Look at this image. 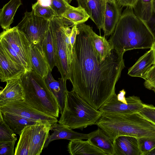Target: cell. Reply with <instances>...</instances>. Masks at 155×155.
I'll use <instances>...</instances> for the list:
<instances>
[{"label":"cell","instance_id":"6da1fadb","mask_svg":"<svg viewBox=\"0 0 155 155\" xmlns=\"http://www.w3.org/2000/svg\"><path fill=\"white\" fill-rule=\"evenodd\" d=\"M69 80L72 90L97 110L115 93V86L125 67L123 55L112 49L101 61L94 48L92 27L77 25Z\"/></svg>","mask_w":155,"mask_h":155},{"label":"cell","instance_id":"7a4b0ae2","mask_svg":"<svg viewBox=\"0 0 155 155\" xmlns=\"http://www.w3.org/2000/svg\"><path fill=\"white\" fill-rule=\"evenodd\" d=\"M108 40L112 49L124 55L129 50L150 48L154 38L146 23L126 7Z\"/></svg>","mask_w":155,"mask_h":155},{"label":"cell","instance_id":"3957f363","mask_svg":"<svg viewBox=\"0 0 155 155\" xmlns=\"http://www.w3.org/2000/svg\"><path fill=\"white\" fill-rule=\"evenodd\" d=\"M95 124L103 130L113 142L121 136L137 138L155 137V125L139 112L130 114H103Z\"/></svg>","mask_w":155,"mask_h":155},{"label":"cell","instance_id":"277c9868","mask_svg":"<svg viewBox=\"0 0 155 155\" xmlns=\"http://www.w3.org/2000/svg\"><path fill=\"white\" fill-rule=\"evenodd\" d=\"M25 101L38 110L58 118L60 111L57 99L45 80L31 70L21 77Z\"/></svg>","mask_w":155,"mask_h":155},{"label":"cell","instance_id":"5b68a950","mask_svg":"<svg viewBox=\"0 0 155 155\" xmlns=\"http://www.w3.org/2000/svg\"><path fill=\"white\" fill-rule=\"evenodd\" d=\"M102 115L72 90L66 93L64 107L58 122L72 129L82 130L95 124Z\"/></svg>","mask_w":155,"mask_h":155},{"label":"cell","instance_id":"8992f818","mask_svg":"<svg viewBox=\"0 0 155 155\" xmlns=\"http://www.w3.org/2000/svg\"><path fill=\"white\" fill-rule=\"evenodd\" d=\"M31 44L17 26L4 30L0 35V45L10 57L24 66L27 71L32 70Z\"/></svg>","mask_w":155,"mask_h":155},{"label":"cell","instance_id":"52a82bcc","mask_svg":"<svg viewBox=\"0 0 155 155\" xmlns=\"http://www.w3.org/2000/svg\"><path fill=\"white\" fill-rule=\"evenodd\" d=\"M68 19L55 16L50 20L49 26L52 33L55 51L56 66L61 78L69 80L70 65L68 57L67 46L64 38V31Z\"/></svg>","mask_w":155,"mask_h":155},{"label":"cell","instance_id":"ba28073f","mask_svg":"<svg viewBox=\"0 0 155 155\" xmlns=\"http://www.w3.org/2000/svg\"><path fill=\"white\" fill-rule=\"evenodd\" d=\"M50 20L35 15L33 12L26 11L16 26L26 36L32 45L42 50L44 40L48 29Z\"/></svg>","mask_w":155,"mask_h":155},{"label":"cell","instance_id":"9c48e42d","mask_svg":"<svg viewBox=\"0 0 155 155\" xmlns=\"http://www.w3.org/2000/svg\"><path fill=\"white\" fill-rule=\"evenodd\" d=\"M0 111L15 114L31 120L52 125L58 121L57 118L38 110L25 101L9 102L0 106Z\"/></svg>","mask_w":155,"mask_h":155},{"label":"cell","instance_id":"30bf717a","mask_svg":"<svg viewBox=\"0 0 155 155\" xmlns=\"http://www.w3.org/2000/svg\"><path fill=\"white\" fill-rule=\"evenodd\" d=\"M127 101L119 100L116 93L98 109L103 115L130 114L139 112L144 103L140 97L133 95L127 97Z\"/></svg>","mask_w":155,"mask_h":155},{"label":"cell","instance_id":"8fae6325","mask_svg":"<svg viewBox=\"0 0 155 155\" xmlns=\"http://www.w3.org/2000/svg\"><path fill=\"white\" fill-rule=\"evenodd\" d=\"M27 70L23 65L14 61L0 45V79L2 82L21 78Z\"/></svg>","mask_w":155,"mask_h":155},{"label":"cell","instance_id":"7c38bea8","mask_svg":"<svg viewBox=\"0 0 155 155\" xmlns=\"http://www.w3.org/2000/svg\"><path fill=\"white\" fill-rule=\"evenodd\" d=\"M52 126L43 124L32 125L29 155L41 154Z\"/></svg>","mask_w":155,"mask_h":155},{"label":"cell","instance_id":"4fadbf2b","mask_svg":"<svg viewBox=\"0 0 155 155\" xmlns=\"http://www.w3.org/2000/svg\"><path fill=\"white\" fill-rule=\"evenodd\" d=\"M78 5L85 9L100 31L103 30L106 1L105 0H78Z\"/></svg>","mask_w":155,"mask_h":155},{"label":"cell","instance_id":"5bb4252c","mask_svg":"<svg viewBox=\"0 0 155 155\" xmlns=\"http://www.w3.org/2000/svg\"><path fill=\"white\" fill-rule=\"evenodd\" d=\"M0 92V107L12 102L24 101L25 94L21 78L8 81Z\"/></svg>","mask_w":155,"mask_h":155},{"label":"cell","instance_id":"9a60e30c","mask_svg":"<svg viewBox=\"0 0 155 155\" xmlns=\"http://www.w3.org/2000/svg\"><path fill=\"white\" fill-rule=\"evenodd\" d=\"M51 130L53 132L49 135L45 142L44 148L48 147L52 141L59 139H66L72 140L78 139L88 140L90 133L83 134L75 132L67 126L57 123L52 126Z\"/></svg>","mask_w":155,"mask_h":155},{"label":"cell","instance_id":"2e32d148","mask_svg":"<svg viewBox=\"0 0 155 155\" xmlns=\"http://www.w3.org/2000/svg\"><path fill=\"white\" fill-rule=\"evenodd\" d=\"M122 7L116 1H106L103 30L104 36L111 35L122 14Z\"/></svg>","mask_w":155,"mask_h":155},{"label":"cell","instance_id":"e0dca14e","mask_svg":"<svg viewBox=\"0 0 155 155\" xmlns=\"http://www.w3.org/2000/svg\"><path fill=\"white\" fill-rule=\"evenodd\" d=\"M113 144L114 155H142L136 137L120 136L114 141Z\"/></svg>","mask_w":155,"mask_h":155},{"label":"cell","instance_id":"ac0fdd59","mask_svg":"<svg viewBox=\"0 0 155 155\" xmlns=\"http://www.w3.org/2000/svg\"><path fill=\"white\" fill-rule=\"evenodd\" d=\"M45 79L48 87L57 99L61 114L64 109L66 95L68 91L66 81L61 78H59L58 81L55 80L50 71Z\"/></svg>","mask_w":155,"mask_h":155},{"label":"cell","instance_id":"d6986e66","mask_svg":"<svg viewBox=\"0 0 155 155\" xmlns=\"http://www.w3.org/2000/svg\"><path fill=\"white\" fill-rule=\"evenodd\" d=\"M154 62L153 51L150 48L128 69V74L131 77H140L145 79Z\"/></svg>","mask_w":155,"mask_h":155},{"label":"cell","instance_id":"ffe728a7","mask_svg":"<svg viewBox=\"0 0 155 155\" xmlns=\"http://www.w3.org/2000/svg\"><path fill=\"white\" fill-rule=\"evenodd\" d=\"M78 139L70 140L68 146V151L71 155H106L101 150L95 146L88 140Z\"/></svg>","mask_w":155,"mask_h":155},{"label":"cell","instance_id":"44dd1931","mask_svg":"<svg viewBox=\"0 0 155 155\" xmlns=\"http://www.w3.org/2000/svg\"><path fill=\"white\" fill-rule=\"evenodd\" d=\"M31 53L32 70L45 79L50 70L43 51L36 46L31 45Z\"/></svg>","mask_w":155,"mask_h":155},{"label":"cell","instance_id":"7402d4cb","mask_svg":"<svg viewBox=\"0 0 155 155\" xmlns=\"http://www.w3.org/2000/svg\"><path fill=\"white\" fill-rule=\"evenodd\" d=\"M88 140L106 155H114L113 142L110 137L100 128L90 133Z\"/></svg>","mask_w":155,"mask_h":155},{"label":"cell","instance_id":"603a6c76","mask_svg":"<svg viewBox=\"0 0 155 155\" xmlns=\"http://www.w3.org/2000/svg\"><path fill=\"white\" fill-rule=\"evenodd\" d=\"M5 122L7 124L16 134L19 135L25 127L29 125L45 124L31 120L15 114L6 112H1Z\"/></svg>","mask_w":155,"mask_h":155},{"label":"cell","instance_id":"cb8c5ba5","mask_svg":"<svg viewBox=\"0 0 155 155\" xmlns=\"http://www.w3.org/2000/svg\"><path fill=\"white\" fill-rule=\"evenodd\" d=\"M22 4L21 0H10L0 10V25L4 30L10 28L18 8Z\"/></svg>","mask_w":155,"mask_h":155},{"label":"cell","instance_id":"d4e9b609","mask_svg":"<svg viewBox=\"0 0 155 155\" xmlns=\"http://www.w3.org/2000/svg\"><path fill=\"white\" fill-rule=\"evenodd\" d=\"M42 49L48 64L50 71L51 72L56 66V62L55 49L50 26L43 43Z\"/></svg>","mask_w":155,"mask_h":155},{"label":"cell","instance_id":"484cf974","mask_svg":"<svg viewBox=\"0 0 155 155\" xmlns=\"http://www.w3.org/2000/svg\"><path fill=\"white\" fill-rule=\"evenodd\" d=\"M93 43L100 61L104 60L112 50L105 36L98 35L94 31L92 33Z\"/></svg>","mask_w":155,"mask_h":155},{"label":"cell","instance_id":"4316f807","mask_svg":"<svg viewBox=\"0 0 155 155\" xmlns=\"http://www.w3.org/2000/svg\"><path fill=\"white\" fill-rule=\"evenodd\" d=\"M32 125L25 127L20 135L15 155H29Z\"/></svg>","mask_w":155,"mask_h":155},{"label":"cell","instance_id":"83f0119b","mask_svg":"<svg viewBox=\"0 0 155 155\" xmlns=\"http://www.w3.org/2000/svg\"><path fill=\"white\" fill-rule=\"evenodd\" d=\"M61 17L70 21L75 25H78L84 23L90 18V16L84 8L78 5L77 7L71 6Z\"/></svg>","mask_w":155,"mask_h":155},{"label":"cell","instance_id":"f1b7e54d","mask_svg":"<svg viewBox=\"0 0 155 155\" xmlns=\"http://www.w3.org/2000/svg\"><path fill=\"white\" fill-rule=\"evenodd\" d=\"M155 0H139L134 9L135 14L144 22L149 21L152 15Z\"/></svg>","mask_w":155,"mask_h":155},{"label":"cell","instance_id":"f546056e","mask_svg":"<svg viewBox=\"0 0 155 155\" xmlns=\"http://www.w3.org/2000/svg\"><path fill=\"white\" fill-rule=\"evenodd\" d=\"M17 140L16 134L5 122L0 112V142L16 141Z\"/></svg>","mask_w":155,"mask_h":155},{"label":"cell","instance_id":"4dcf8cb0","mask_svg":"<svg viewBox=\"0 0 155 155\" xmlns=\"http://www.w3.org/2000/svg\"><path fill=\"white\" fill-rule=\"evenodd\" d=\"M32 8L35 15L48 20H51L56 16L50 6H43L38 1L32 4Z\"/></svg>","mask_w":155,"mask_h":155},{"label":"cell","instance_id":"1f68e13d","mask_svg":"<svg viewBox=\"0 0 155 155\" xmlns=\"http://www.w3.org/2000/svg\"><path fill=\"white\" fill-rule=\"evenodd\" d=\"M69 3L68 0H51L50 6L54 11L56 16L61 17L71 7Z\"/></svg>","mask_w":155,"mask_h":155},{"label":"cell","instance_id":"d6a6232c","mask_svg":"<svg viewBox=\"0 0 155 155\" xmlns=\"http://www.w3.org/2000/svg\"><path fill=\"white\" fill-rule=\"evenodd\" d=\"M137 140L142 155L155 148V137H143L137 138Z\"/></svg>","mask_w":155,"mask_h":155},{"label":"cell","instance_id":"836d02e7","mask_svg":"<svg viewBox=\"0 0 155 155\" xmlns=\"http://www.w3.org/2000/svg\"><path fill=\"white\" fill-rule=\"evenodd\" d=\"M139 112L155 125V107L153 105L144 104L143 107Z\"/></svg>","mask_w":155,"mask_h":155},{"label":"cell","instance_id":"e575fe53","mask_svg":"<svg viewBox=\"0 0 155 155\" xmlns=\"http://www.w3.org/2000/svg\"><path fill=\"white\" fill-rule=\"evenodd\" d=\"M144 80V85L145 87L155 93V64L152 66Z\"/></svg>","mask_w":155,"mask_h":155},{"label":"cell","instance_id":"d590c367","mask_svg":"<svg viewBox=\"0 0 155 155\" xmlns=\"http://www.w3.org/2000/svg\"><path fill=\"white\" fill-rule=\"evenodd\" d=\"M15 142H0V155H15L14 148Z\"/></svg>","mask_w":155,"mask_h":155},{"label":"cell","instance_id":"8d00e7d4","mask_svg":"<svg viewBox=\"0 0 155 155\" xmlns=\"http://www.w3.org/2000/svg\"><path fill=\"white\" fill-rule=\"evenodd\" d=\"M139 0H116L117 4L121 7H129L134 9Z\"/></svg>","mask_w":155,"mask_h":155},{"label":"cell","instance_id":"74e56055","mask_svg":"<svg viewBox=\"0 0 155 155\" xmlns=\"http://www.w3.org/2000/svg\"><path fill=\"white\" fill-rule=\"evenodd\" d=\"M155 39V0L152 16L149 21L145 22Z\"/></svg>","mask_w":155,"mask_h":155},{"label":"cell","instance_id":"f35d334b","mask_svg":"<svg viewBox=\"0 0 155 155\" xmlns=\"http://www.w3.org/2000/svg\"><path fill=\"white\" fill-rule=\"evenodd\" d=\"M40 4L43 6H50L51 0H38Z\"/></svg>","mask_w":155,"mask_h":155},{"label":"cell","instance_id":"ab89813d","mask_svg":"<svg viewBox=\"0 0 155 155\" xmlns=\"http://www.w3.org/2000/svg\"><path fill=\"white\" fill-rule=\"evenodd\" d=\"M153 51L154 58V64H155V39H154L150 48Z\"/></svg>","mask_w":155,"mask_h":155},{"label":"cell","instance_id":"60d3db41","mask_svg":"<svg viewBox=\"0 0 155 155\" xmlns=\"http://www.w3.org/2000/svg\"><path fill=\"white\" fill-rule=\"evenodd\" d=\"M144 155H155V148L146 153Z\"/></svg>","mask_w":155,"mask_h":155},{"label":"cell","instance_id":"b9f144b4","mask_svg":"<svg viewBox=\"0 0 155 155\" xmlns=\"http://www.w3.org/2000/svg\"><path fill=\"white\" fill-rule=\"evenodd\" d=\"M106 1H112V2H115L116 1V0H105Z\"/></svg>","mask_w":155,"mask_h":155},{"label":"cell","instance_id":"7bdbcfd3","mask_svg":"<svg viewBox=\"0 0 155 155\" xmlns=\"http://www.w3.org/2000/svg\"><path fill=\"white\" fill-rule=\"evenodd\" d=\"M72 0H68V2H69V3H70L72 1ZM76 0L77 1H78V0Z\"/></svg>","mask_w":155,"mask_h":155}]
</instances>
